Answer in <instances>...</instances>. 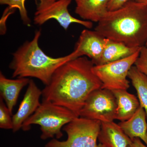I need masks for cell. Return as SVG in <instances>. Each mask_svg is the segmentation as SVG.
<instances>
[{"mask_svg":"<svg viewBox=\"0 0 147 147\" xmlns=\"http://www.w3.org/2000/svg\"><path fill=\"white\" fill-rule=\"evenodd\" d=\"M94 65L86 57L67 62L55 71L50 84L42 89V100L67 108L79 117L90 94L102 87L93 71Z\"/></svg>","mask_w":147,"mask_h":147,"instance_id":"obj_1","label":"cell"},{"mask_svg":"<svg viewBox=\"0 0 147 147\" xmlns=\"http://www.w3.org/2000/svg\"><path fill=\"white\" fill-rule=\"evenodd\" d=\"M75 13L82 20L98 23L108 11L110 0H74Z\"/></svg>","mask_w":147,"mask_h":147,"instance_id":"obj_13","label":"cell"},{"mask_svg":"<svg viewBox=\"0 0 147 147\" xmlns=\"http://www.w3.org/2000/svg\"><path fill=\"white\" fill-rule=\"evenodd\" d=\"M134 1H137L139 2L143 3L147 5V0H134Z\"/></svg>","mask_w":147,"mask_h":147,"instance_id":"obj_23","label":"cell"},{"mask_svg":"<svg viewBox=\"0 0 147 147\" xmlns=\"http://www.w3.org/2000/svg\"><path fill=\"white\" fill-rule=\"evenodd\" d=\"M146 45V46H147V42L146 43V45Z\"/></svg>","mask_w":147,"mask_h":147,"instance_id":"obj_25","label":"cell"},{"mask_svg":"<svg viewBox=\"0 0 147 147\" xmlns=\"http://www.w3.org/2000/svg\"><path fill=\"white\" fill-rule=\"evenodd\" d=\"M117 102L110 90L100 88L92 92L79 113V117L101 122L116 119Z\"/></svg>","mask_w":147,"mask_h":147,"instance_id":"obj_8","label":"cell"},{"mask_svg":"<svg viewBox=\"0 0 147 147\" xmlns=\"http://www.w3.org/2000/svg\"><path fill=\"white\" fill-rule=\"evenodd\" d=\"M137 69L147 77V46L141 48L140 54L134 65Z\"/></svg>","mask_w":147,"mask_h":147,"instance_id":"obj_20","label":"cell"},{"mask_svg":"<svg viewBox=\"0 0 147 147\" xmlns=\"http://www.w3.org/2000/svg\"><path fill=\"white\" fill-rule=\"evenodd\" d=\"M132 142L130 145H129L128 147H147L145 146L139 138H134L131 139Z\"/></svg>","mask_w":147,"mask_h":147,"instance_id":"obj_22","label":"cell"},{"mask_svg":"<svg viewBox=\"0 0 147 147\" xmlns=\"http://www.w3.org/2000/svg\"><path fill=\"white\" fill-rule=\"evenodd\" d=\"M36 11L34 22L41 26L51 19L56 20L64 30H67L72 24L82 25L88 29L92 28L91 21L80 20L69 13L68 7L71 0H34Z\"/></svg>","mask_w":147,"mask_h":147,"instance_id":"obj_6","label":"cell"},{"mask_svg":"<svg viewBox=\"0 0 147 147\" xmlns=\"http://www.w3.org/2000/svg\"></svg>","mask_w":147,"mask_h":147,"instance_id":"obj_27","label":"cell"},{"mask_svg":"<svg viewBox=\"0 0 147 147\" xmlns=\"http://www.w3.org/2000/svg\"><path fill=\"white\" fill-rule=\"evenodd\" d=\"M106 40L95 30L86 29L81 33L73 52L77 58L87 56L95 65L102 55Z\"/></svg>","mask_w":147,"mask_h":147,"instance_id":"obj_9","label":"cell"},{"mask_svg":"<svg viewBox=\"0 0 147 147\" xmlns=\"http://www.w3.org/2000/svg\"><path fill=\"white\" fill-rule=\"evenodd\" d=\"M147 120L144 109L140 106L127 120L119 123L124 132L131 139L139 138L147 146Z\"/></svg>","mask_w":147,"mask_h":147,"instance_id":"obj_14","label":"cell"},{"mask_svg":"<svg viewBox=\"0 0 147 147\" xmlns=\"http://www.w3.org/2000/svg\"><path fill=\"white\" fill-rule=\"evenodd\" d=\"M94 30L126 46L140 48L147 42V5L129 0L117 10L108 11Z\"/></svg>","mask_w":147,"mask_h":147,"instance_id":"obj_2","label":"cell"},{"mask_svg":"<svg viewBox=\"0 0 147 147\" xmlns=\"http://www.w3.org/2000/svg\"><path fill=\"white\" fill-rule=\"evenodd\" d=\"M78 117L67 108L42 100L36 111L23 124L22 129L28 131L32 125H38L42 132L41 139L46 140L54 137L59 139L63 136L62 129Z\"/></svg>","mask_w":147,"mask_h":147,"instance_id":"obj_4","label":"cell"},{"mask_svg":"<svg viewBox=\"0 0 147 147\" xmlns=\"http://www.w3.org/2000/svg\"><path fill=\"white\" fill-rule=\"evenodd\" d=\"M24 0H0V4L2 5H8L10 8L18 9L19 10L21 20L25 25L28 26L31 20L28 16Z\"/></svg>","mask_w":147,"mask_h":147,"instance_id":"obj_18","label":"cell"},{"mask_svg":"<svg viewBox=\"0 0 147 147\" xmlns=\"http://www.w3.org/2000/svg\"><path fill=\"white\" fill-rule=\"evenodd\" d=\"M142 47H129L123 43L107 38L102 55L94 65L105 64L124 59L141 50Z\"/></svg>","mask_w":147,"mask_h":147,"instance_id":"obj_16","label":"cell"},{"mask_svg":"<svg viewBox=\"0 0 147 147\" xmlns=\"http://www.w3.org/2000/svg\"><path fill=\"white\" fill-rule=\"evenodd\" d=\"M140 50L119 60L94 65L93 71L102 83L101 88L111 91L128 90L130 87L129 81L127 79L129 71L134 65Z\"/></svg>","mask_w":147,"mask_h":147,"instance_id":"obj_7","label":"cell"},{"mask_svg":"<svg viewBox=\"0 0 147 147\" xmlns=\"http://www.w3.org/2000/svg\"><path fill=\"white\" fill-rule=\"evenodd\" d=\"M12 115L3 98L0 97V128L12 130Z\"/></svg>","mask_w":147,"mask_h":147,"instance_id":"obj_19","label":"cell"},{"mask_svg":"<svg viewBox=\"0 0 147 147\" xmlns=\"http://www.w3.org/2000/svg\"><path fill=\"white\" fill-rule=\"evenodd\" d=\"M24 1H26V0H24Z\"/></svg>","mask_w":147,"mask_h":147,"instance_id":"obj_26","label":"cell"},{"mask_svg":"<svg viewBox=\"0 0 147 147\" xmlns=\"http://www.w3.org/2000/svg\"><path fill=\"white\" fill-rule=\"evenodd\" d=\"M42 95V90L37 87L33 80L30 79L18 110L12 115L13 132L22 129L24 123L36 111L41 104L40 98Z\"/></svg>","mask_w":147,"mask_h":147,"instance_id":"obj_10","label":"cell"},{"mask_svg":"<svg viewBox=\"0 0 147 147\" xmlns=\"http://www.w3.org/2000/svg\"><path fill=\"white\" fill-rule=\"evenodd\" d=\"M30 80L28 78L7 79L1 71L0 72V97L3 98L12 115L21 90L28 85Z\"/></svg>","mask_w":147,"mask_h":147,"instance_id":"obj_12","label":"cell"},{"mask_svg":"<svg viewBox=\"0 0 147 147\" xmlns=\"http://www.w3.org/2000/svg\"><path fill=\"white\" fill-rule=\"evenodd\" d=\"M129 0H110L108 5V11L117 10L121 7Z\"/></svg>","mask_w":147,"mask_h":147,"instance_id":"obj_21","label":"cell"},{"mask_svg":"<svg viewBox=\"0 0 147 147\" xmlns=\"http://www.w3.org/2000/svg\"><path fill=\"white\" fill-rule=\"evenodd\" d=\"M97 147H106L104 145L102 144H99L98 145Z\"/></svg>","mask_w":147,"mask_h":147,"instance_id":"obj_24","label":"cell"},{"mask_svg":"<svg viewBox=\"0 0 147 147\" xmlns=\"http://www.w3.org/2000/svg\"><path fill=\"white\" fill-rule=\"evenodd\" d=\"M98 140L106 147H128L132 142L119 125L114 121L101 122Z\"/></svg>","mask_w":147,"mask_h":147,"instance_id":"obj_11","label":"cell"},{"mask_svg":"<svg viewBox=\"0 0 147 147\" xmlns=\"http://www.w3.org/2000/svg\"><path fill=\"white\" fill-rule=\"evenodd\" d=\"M128 78L137 91L140 106L144 109L147 120V77L133 65L129 71Z\"/></svg>","mask_w":147,"mask_h":147,"instance_id":"obj_17","label":"cell"},{"mask_svg":"<svg viewBox=\"0 0 147 147\" xmlns=\"http://www.w3.org/2000/svg\"><path fill=\"white\" fill-rule=\"evenodd\" d=\"M40 30L35 33L31 41L24 42L13 54L9 67L13 71L12 78H36L45 86L50 84L57 69L67 62L77 58L74 52L59 58H53L45 54L39 47Z\"/></svg>","mask_w":147,"mask_h":147,"instance_id":"obj_3","label":"cell"},{"mask_svg":"<svg viewBox=\"0 0 147 147\" xmlns=\"http://www.w3.org/2000/svg\"><path fill=\"white\" fill-rule=\"evenodd\" d=\"M101 125L100 121L78 117L63 128L67 134L66 140L53 139L45 147H97Z\"/></svg>","mask_w":147,"mask_h":147,"instance_id":"obj_5","label":"cell"},{"mask_svg":"<svg viewBox=\"0 0 147 147\" xmlns=\"http://www.w3.org/2000/svg\"><path fill=\"white\" fill-rule=\"evenodd\" d=\"M117 102L116 119L121 121L127 120L134 115L140 107L139 99L127 90H112Z\"/></svg>","mask_w":147,"mask_h":147,"instance_id":"obj_15","label":"cell"}]
</instances>
